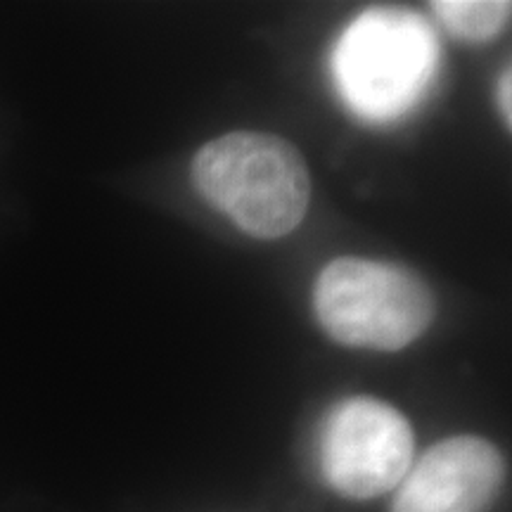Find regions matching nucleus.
Returning a JSON list of instances; mask_svg holds the SVG:
<instances>
[{"label":"nucleus","mask_w":512,"mask_h":512,"mask_svg":"<svg viewBox=\"0 0 512 512\" xmlns=\"http://www.w3.org/2000/svg\"><path fill=\"white\" fill-rule=\"evenodd\" d=\"M439 62V38L425 17L375 8L342 31L330 69L339 98L358 119L389 124L420 105Z\"/></svg>","instance_id":"nucleus-1"},{"label":"nucleus","mask_w":512,"mask_h":512,"mask_svg":"<svg viewBox=\"0 0 512 512\" xmlns=\"http://www.w3.org/2000/svg\"><path fill=\"white\" fill-rule=\"evenodd\" d=\"M192 183L247 235L275 240L304 221L311 176L302 152L271 133L235 131L195 155Z\"/></svg>","instance_id":"nucleus-2"},{"label":"nucleus","mask_w":512,"mask_h":512,"mask_svg":"<svg viewBox=\"0 0 512 512\" xmlns=\"http://www.w3.org/2000/svg\"><path fill=\"white\" fill-rule=\"evenodd\" d=\"M318 323L339 344L399 351L430 328L434 297L418 273L368 259H337L313 290Z\"/></svg>","instance_id":"nucleus-3"},{"label":"nucleus","mask_w":512,"mask_h":512,"mask_svg":"<svg viewBox=\"0 0 512 512\" xmlns=\"http://www.w3.org/2000/svg\"><path fill=\"white\" fill-rule=\"evenodd\" d=\"M413 465L411 422L389 403H337L320 432V470L337 494L366 501L392 491Z\"/></svg>","instance_id":"nucleus-4"},{"label":"nucleus","mask_w":512,"mask_h":512,"mask_svg":"<svg viewBox=\"0 0 512 512\" xmlns=\"http://www.w3.org/2000/svg\"><path fill=\"white\" fill-rule=\"evenodd\" d=\"M505 465L482 437H451L411 465L392 512H486L503 489Z\"/></svg>","instance_id":"nucleus-5"},{"label":"nucleus","mask_w":512,"mask_h":512,"mask_svg":"<svg viewBox=\"0 0 512 512\" xmlns=\"http://www.w3.org/2000/svg\"><path fill=\"white\" fill-rule=\"evenodd\" d=\"M430 8L448 34L460 41L484 43L501 34L512 5L508 0H441Z\"/></svg>","instance_id":"nucleus-6"},{"label":"nucleus","mask_w":512,"mask_h":512,"mask_svg":"<svg viewBox=\"0 0 512 512\" xmlns=\"http://www.w3.org/2000/svg\"><path fill=\"white\" fill-rule=\"evenodd\" d=\"M510 69H505L501 81H498V110H501V117L505 119V126L510 128L512 121V107H510Z\"/></svg>","instance_id":"nucleus-7"}]
</instances>
